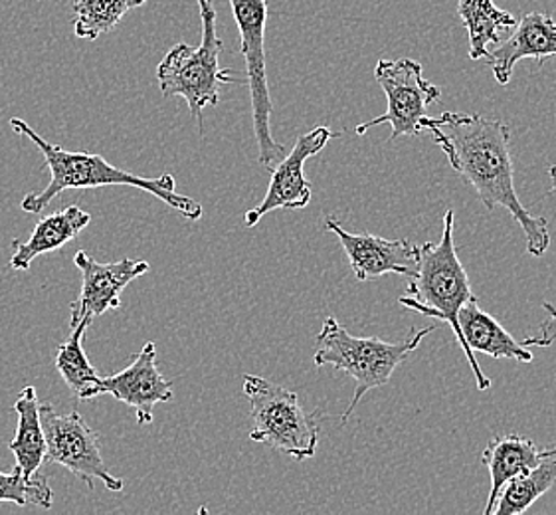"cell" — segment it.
<instances>
[{"mask_svg": "<svg viewBox=\"0 0 556 515\" xmlns=\"http://www.w3.org/2000/svg\"><path fill=\"white\" fill-rule=\"evenodd\" d=\"M420 125L422 131H432L435 146L442 147L452 168L478 192L483 206L490 213L503 206L521 226L527 252L545 256L551 247L548 223L529 213L515 191L509 125L479 113L457 112L426 115Z\"/></svg>", "mask_w": 556, "mask_h": 515, "instance_id": "6da1fadb", "label": "cell"}, {"mask_svg": "<svg viewBox=\"0 0 556 515\" xmlns=\"http://www.w3.org/2000/svg\"><path fill=\"white\" fill-rule=\"evenodd\" d=\"M11 127L18 135L30 139L34 146L45 155L46 167L50 171V183L40 192H30L21 202L24 213L40 214L48 204L58 199L64 191H84V189H98V187H135L141 191L155 194L159 201L168 204L187 221H199L202 216V206L194 199L178 194L175 189L173 175H161L156 179L139 177L129 171L115 167L101 155L86 153V151H66L60 146L46 141L45 137L36 134L30 125L21 117H12Z\"/></svg>", "mask_w": 556, "mask_h": 515, "instance_id": "7a4b0ae2", "label": "cell"}, {"mask_svg": "<svg viewBox=\"0 0 556 515\" xmlns=\"http://www.w3.org/2000/svg\"><path fill=\"white\" fill-rule=\"evenodd\" d=\"M434 331L435 325H430L416 331L406 341L389 343L379 337L353 336L334 317H327L317 336L313 361L317 367L329 365L334 370H343L356 382L355 397L346 406L341 420L346 423V418L353 415L356 404L361 403L368 391L389 385L392 373L402 361L410 357V353L420 348L424 339Z\"/></svg>", "mask_w": 556, "mask_h": 515, "instance_id": "3957f363", "label": "cell"}, {"mask_svg": "<svg viewBox=\"0 0 556 515\" xmlns=\"http://www.w3.org/2000/svg\"><path fill=\"white\" fill-rule=\"evenodd\" d=\"M202 21V42L199 48L180 45L168 50L167 56L156 67V79L165 98L180 96L189 103L192 117L199 122L201 135L202 112L208 105L220 103V86L244 84V79L232 76L228 67H220L223 40L216 34V9L214 0H197Z\"/></svg>", "mask_w": 556, "mask_h": 515, "instance_id": "277c9868", "label": "cell"}, {"mask_svg": "<svg viewBox=\"0 0 556 515\" xmlns=\"http://www.w3.org/2000/svg\"><path fill=\"white\" fill-rule=\"evenodd\" d=\"M454 226H456L454 211H447L440 242L438 244L428 242L420 247L418 269L408 280L406 293L399 302L412 312L450 324L459 343L462 337H459L457 315L459 310L476 296L469 284L468 272L457 256Z\"/></svg>", "mask_w": 556, "mask_h": 515, "instance_id": "5b68a950", "label": "cell"}, {"mask_svg": "<svg viewBox=\"0 0 556 515\" xmlns=\"http://www.w3.org/2000/svg\"><path fill=\"white\" fill-rule=\"evenodd\" d=\"M242 391L252 406L254 426L250 440L262 442L291 459L315 456L319 444V423L317 416L303 409L298 392L257 375H245Z\"/></svg>", "mask_w": 556, "mask_h": 515, "instance_id": "8992f818", "label": "cell"}, {"mask_svg": "<svg viewBox=\"0 0 556 515\" xmlns=\"http://www.w3.org/2000/svg\"><path fill=\"white\" fill-rule=\"evenodd\" d=\"M232 7L240 42H242V56L248 74V88L252 98V120H254V135L257 143V163L262 167H274V163L281 159L286 147L278 143L271 135V96L267 84L266 70V0H228Z\"/></svg>", "mask_w": 556, "mask_h": 515, "instance_id": "52a82bcc", "label": "cell"}, {"mask_svg": "<svg viewBox=\"0 0 556 515\" xmlns=\"http://www.w3.org/2000/svg\"><path fill=\"white\" fill-rule=\"evenodd\" d=\"M422 64L412 58L399 60H379L375 67V78L387 93V112L356 127V135H365L377 125L389 124L392 127L390 141H396L402 135L422 134V120L428 105L440 100L442 90L432 81L424 78Z\"/></svg>", "mask_w": 556, "mask_h": 515, "instance_id": "ba28073f", "label": "cell"}, {"mask_svg": "<svg viewBox=\"0 0 556 515\" xmlns=\"http://www.w3.org/2000/svg\"><path fill=\"white\" fill-rule=\"evenodd\" d=\"M40 418L46 437V460L60 464L62 468L78 476L89 490L96 480L105 483L110 492H123V480L110 474L101 456L100 437L84 420V416L72 411L60 415L50 403H40Z\"/></svg>", "mask_w": 556, "mask_h": 515, "instance_id": "9c48e42d", "label": "cell"}, {"mask_svg": "<svg viewBox=\"0 0 556 515\" xmlns=\"http://www.w3.org/2000/svg\"><path fill=\"white\" fill-rule=\"evenodd\" d=\"M334 137L329 127H315L309 134L300 135L295 146L286 158L281 159L278 167L269 168L271 180L267 187L264 201L256 209L245 213V226H256L266 214L274 211H300L312 202V185L303 175L307 159L321 153L325 146Z\"/></svg>", "mask_w": 556, "mask_h": 515, "instance_id": "30bf717a", "label": "cell"}, {"mask_svg": "<svg viewBox=\"0 0 556 515\" xmlns=\"http://www.w3.org/2000/svg\"><path fill=\"white\" fill-rule=\"evenodd\" d=\"M74 264L81 272V290L78 300L70 305V327L78 325L81 319L93 322L105 312L119 310L123 290L149 272L146 260L125 258L119 262H98L84 250L74 256Z\"/></svg>", "mask_w": 556, "mask_h": 515, "instance_id": "8fae6325", "label": "cell"}, {"mask_svg": "<svg viewBox=\"0 0 556 515\" xmlns=\"http://www.w3.org/2000/svg\"><path fill=\"white\" fill-rule=\"evenodd\" d=\"M325 230L339 236L358 281L379 280L387 274H396L410 280L418 269L420 247H416L412 240H387L368 233L353 235L333 216L325 218Z\"/></svg>", "mask_w": 556, "mask_h": 515, "instance_id": "7c38bea8", "label": "cell"}, {"mask_svg": "<svg viewBox=\"0 0 556 515\" xmlns=\"http://www.w3.org/2000/svg\"><path fill=\"white\" fill-rule=\"evenodd\" d=\"M101 394H112L119 403L131 406L139 425H151L156 404L173 399V382L163 377L156 365L155 341H147L127 369L103 377Z\"/></svg>", "mask_w": 556, "mask_h": 515, "instance_id": "4fadbf2b", "label": "cell"}, {"mask_svg": "<svg viewBox=\"0 0 556 515\" xmlns=\"http://www.w3.org/2000/svg\"><path fill=\"white\" fill-rule=\"evenodd\" d=\"M457 324H459V337H462L459 348L466 353L479 391L491 389V379L479 367L476 351L493 359H513L519 363L533 361V353L525 348L521 341H517L493 315L481 310L476 298H471L459 310Z\"/></svg>", "mask_w": 556, "mask_h": 515, "instance_id": "5bb4252c", "label": "cell"}, {"mask_svg": "<svg viewBox=\"0 0 556 515\" xmlns=\"http://www.w3.org/2000/svg\"><path fill=\"white\" fill-rule=\"evenodd\" d=\"M525 58H556V23L551 16L529 12L513 28L511 36L505 42L490 50L488 64L500 86H507L511 81L513 67Z\"/></svg>", "mask_w": 556, "mask_h": 515, "instance_id": "9a60e30c", "label": "cell"}, {"mask_svg": "<svg viewBox=\"0 0 556 515\" xmlns=\"http://www.w3.org/2000/svg\"><path fill=\"white\" fill-rule=\"evenodd\" d=\"M91 223V214L86 213L76 204L67 206L60 213L48 214L38 225L34 226L33 235L26 242H14V254L9 260V266L12 269H30V264L38 256L54 252L74 238H78L79 233Z\"/></svg>", "mask_w": 556, "mask_h": 515, "instance_id": "2e32d148", "label": "cell"}, {"mask_svg": "<svg viewBox=\"0 0 556 515\" xmlns=\"http://www.w3.org/2000/svg\"><path fill=\"white\" fill-rule=\"evenodd\" d=\"M543 456H545V450L539 452L531 438L519 437V435L491 438L481 456L491 476L490 500L483 510V515H491L505 483L511 482L515 476L534 468Z\"/></svg>", "mask_w": 556, "mask_h": 515, "instance_id": "e0dca14e", "label": "cell"}, {"mask_svg": "<svg viewBox=\"0 0 556 515\" xmlns=\"http://www.w3.org/2000/svg\"><path fill=\"white\" fill-rule=\"evenodd\" d=\"M18 415L16 435L9 442V450L16 459V466L26 478H33L46 462V437L40 418V401L33 385L24 387L14 403Z\"/></svg>", "mask_w": 556, "mask_h": 515, "instance_id": "ac0fdd59", "label": "cell"}, {"mask_svg": "<svg viewBox=\"0 0 556 515\" xmlns=\"http://www.w3.org/2000/svg\"><path fill=\"white\" fill-rule=\"evenodd\" d=\"M457 12L469 34L471 60L488 58L490 46L500 45L503 34L517 26L511 12L503 11L493 0H457Z\"/></svg>", "mask_w": 556, "mask_h": 515, "instance_id": "d6986e66", "label": "cell"}, {"mask_svg": "<svg viewBox=\"0 0 556 515\" xmlns=\"http://www.w3.org/2000/svg\"><path fill=\"white\" fill-rule=\"evenodd\" d=\"M91 319H81L70 327L66 341L56 349V369L67 385V389L78 401H91L101 394V377L98 369L89 363L84 351V337Z\"/></svg>", "mask_w": 556, "mask_h": 515, "instance_id": "ffe728a7", "label": "cell"}, {"mask_svg": "<svg viewBox=\"0 0 556 515\" xmlns=\"http://www.w3.org/2000/svg\"><path fill=\"white\" fill-rule=\"evenodd\" d=\"M555 482L556 447H551L545 450V456L534 468L515 476L511 482L505 483L491 515L525 514L539 498H543L555 486Z\"/></svg>", "mask_w": 556, "mask_h": 515, "instance_id": "44dd1931", "label": "cell"}, {"mask_svg": "<svg viewBox=\"0 0 556 515\" xmlns=\"http://www.w3.org/2000/svg\"><path fill=\"white\" fill-rule=\"evenodd\" d=\"M147 0H76L74 2V34L79 40H98L112 33L123 16L143 7Z\"/></svg>", "mask_w": 556, "mask_h": 515, "instance_id": "7402d4cb", "label": "cell"}, {"mask_svg": "<svg viewBox=\"0 0 556 515\" xmlns=\"http://www.w3.org/2000/svg\"><path fill=\"white\" fill-rule=\"evenodd\" d=\"M36 505L42 510H50L54 504V492L48 483L46 476L26 478L23 470L16 466L12 472H0V504Z\"/></svg>", "mask_w": 556, "mask_h": 515, "instance_id": "603a6c76", "label": "cell"}, {"mask_svg": "<svg viewBox=\"0 0 556 515\" xmlns=\"http://www.w3.org/2000/svg\"><path fill=\"white\" fill-rule=\"evenodd\" d=\"M543 307L546 310V314L551 315V322H548V325L553 327V329H556V310L551 305V303L545 302L543 303Z\"/></svg>", "mask_w": 556, "mask_h": 515, "instance_id": "cb8c5ba5", "label": "cell"}, {"mask_svg": "<svg viewBox=\"0 0 556 515\" xmlns=\"http://www.w3.org/2000/svg\"><path fill=\"white\" fill-rule=\"evenodd\" d=\"M548 177H551V180H553V189L556 191V165L548 167Z\"/></svg>", "mask_w": 556, "mask_h": 515, "instance_id": "d4e9b609", "label": "cell"}, {"mask_svg": "<svg viewBox=\"0 0 556 515\" xmlns=\"http://www.w3.org/2000/svg\"><path fill=\"white\" fill-rule=\"evenodd\" d=\"M555 447H556V444H555Z\"/></svg>", "mask_w": 556, "mask_h": 515, "instance_id": "484cf974", "label": "cell"}]
</instances>
